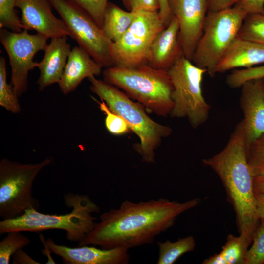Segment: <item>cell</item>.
Masks as SVG:
<instances>
[{
	"instance_id": "obj_1",
	"label": "cell",
	"mask_w": 264,
	"mask_h": 264,
	"mask_svg": "<svg viewBox=\"0 0 264 264\" xmlns=\"http://www.w3.org/2000/svg\"><path fill=\"white\" fill-rule=\"evenodd\" d=\"M200 203L198 198L184 202L164 198L138 203L125 200L118 209L102 213L100 221L79 245L129 250L152 243L157 236L173 226L179 216Z\"/></svg>"
},
{
	"instance_id": "obj_2",
	"label": "cell",
	"mask_w": 264,
	"mask_h": 264,
	"mask_svg": "<svg viewBox=\"0 0 264 264\" xmlns=\"http://www.w3.org/2000/svg\"><path fill=\"white\" fill-rule=\"evenodd\" d=\"M202 162L220 177L235 213L239 235L251 245L260 222L255 202L254 177L246 157L243 120L236 125L224 148Z\"/></svg>"
},
{
	"instance_id": "obj_3",
	"label": "cell",
	"mask_w": 264,
	"mask_h": 264,
	"mask_svg": "<svg viewBox=\"0 0 264 264\" xmlns=\"http://www.w3.org/2000/svg\"><path fill=\"white\" fill-rule=\"evenodd\" d=\"M65 204L72 208L63 215L46 214L35 209H29L20 216L0 221V235L10 231L38 232L50 229L65 231L66 238L79 242L93 228L99 213V206L88 195L68 193L64 196Z\"/></svg>"
},
{
	"instance_id": "obj_4",
	"label": "cell",
	"mask_w": 264,
	"mask_h": 264,
	"mask_svg": "<svg viewBox=\"0 0 264 264\" xmlns=\"http://www.w3.org/2000/svg\"><path fill=\"white\" fill-rule=\"evenodd\" d=\"M103 77L156 114L170 115L173 108V86L168 70L147 64L128 67L113 66L105 68Z\"/></svg>"
},
{
	"instance_id": "obj_5",
	"label": "cell",
	"mask_w": 264,
	"mask_h": 264,
	"mask_svg": "<svg viewBox=\"0 0 264 264\" xmlns=\"http://www.w3.org/2000/svg\"><path fill=\"white\" fill-rule=\"evenodd\" d=\"M90 91L103 100L113 112L121 116L140 139L136 149L143 161H154L155 151L163 138L172 132L170 127L159 124L152 119L145 111L143 106L134 102L116 87L95 76L88 78Z\"/></svg>"
},
{
	"instance_id": "obj_6",
	"label": "cell",
	"mask_w": 264,
	"mask_h": 264,
	"mask_svg": "<svg viewBox=\"0 0 264 264\" xmlns=\"http://www.w3.org/2000/svg\"><path fill=\"white\" fill-rule=\"evenodd\" d=\"M247 15L237 5L221 11L208 12L191 60L193 63L205 69L210 77H214L218 63L237 37Z\"/></svg>"
},
{
	"instance_id": "obj_7",
	"label": "cell",
	"mask_w": 264,
	"mask_h": 264,
	"mask_svg": "<svg viewBox=\"0 0 264 264\" xmlns=\"http://www.w3.org/2000/svg\"><path fill=\"white\" fill-rule=\"evenodd\" d=\"M168 72L173 86V108L170 115L187 118L194 128L204 124L210 110L201 87L207 71L183 56L168 69Z\"/></svg>"
},
{
	"instance_id": "obj_8",
	"label": "cell",
	"mask_w": 264,
	"mask_h": 264,
	"mask_svg": "<svg viewBox=\"0 0 264 264\" xmlns=\"http://www.w3.org/2000/svg\"><path fill=\"white\" fill-rule=\"evenodd\" d=\"M48 157L36 163H22L7 158L0 162V216L16 218L29 209L38 210V200L32 195L33 182L40 172L51 164Z\"/></svg>"
},
{
	"instance_id": "obj_9",
	"label": "cell",
	"mask_w": 264,
	"mask_h": 264,
	"mask_svg": "<svg viewBox=\"0 0 264 264\" xmlns=\"http://www.w3.org/2000/svg\"><path fill=\"white\" fill-rule=\"evenodd\" d=\"M165 27L158 11L137 12L127 31L112 43L111 51L114 66L128 67L147 64V55L153 41Z\"/></svg>"
},
{
	"instance_id": "obj_10",
	"label": "cell",
	"mask_w": 264,
	"mask_h": 264,
	"mask_svg": "<svg viewBox=\"0 0 264 264\" xmlns=\"http://www.w3.org/2000/svg\"><path fill=\"white\" fill-rule=\"evenodd\" d=\"M69 29L79 46L103 67L114 66L111 55L112 42L87 13L66 0H49Z\"/></svg>"
},
{
	"instance_id": "obj_11",
	"label": "cell",
	"mask_w": 264,
	"mask_h": 264,
	"mask_svg": "<svg viewBox=\"0 0 264 264\" xmlns=\"http://www.w3.org/2000/svg\"><path fill=\"white\" fill-rule=\"evenodd\" d=\"M48 39L39 33L30 34L26 29L17 33L0 28V41L11 67V85L18 97L26 91L28 73L38 66L34 57L38 52L44 50Z\"/></svg>"
},
{
	"instance_id": "obj_12",
	"label": "cell",
	"mask_w": 264,
	"mask_h": 264,
	"mask_svg": "<svg viewBox=\"0 0 264 264\" xmlns=\"http://www.w3.org/2000/svg\"><path fill=\"white\" fill-rule=\"evenodd\" d=\"M172 15L179 27V39L184 56L192 60L202 33L208 12V0H168Z\"/></svg>"
},
{
	"instance_id": "obj_13",
	"label": "cell",
	"mask_w": 264,
	"mask_h": 264,
	"mask_svg": "<svg viewBox=\"0 0 264 264\" xmlns=\"http://www.w3.org/2000/svg\"><path fill=\"white\" fill-rule=\"evenodd\" d=\"M16 7L22 13L23 29L34 30L47 39L63 36L71 38L65 22L52 13L49 0H17Z\"/></svg>"
},
{
	"instance_id": "obj_14",
	"label": "cell",
	"mask_w": 264,
	"mask_h": 264,
	"mask_svg": "<svg viewBox=\"0 0 264 264\" xmlns=\"http://www.w3.org/2000/svg\"><path fill=\"white\" fill-rule=\"evenodd\" d=\"M40 240L52 252L62 258L66 264H127L130 261L128 249L117 247L109 249L95 246H80L76 248L56 244L50 238L46 240L41 235Z\"/></svg>"
},
{
	"instance_id": "obj_15",
	"label": "cell",
	"mask_w": 264,
	"mask_h": 264,
	"mask_svg": "<svg viewBox=\"0 0 264 264\" xmlns=\"http://www.w3.org/2000/svg\"><path fill=\"white\" fill-rule=\"evenodd\" d=\"M241 87L240 105L247 146L264 134V78L249 80Z\"/></svg>"
},
{
	"instance_id": "obj_16",
	"label": "cell",
	"mask_w": 264,
	"mask_h": 264,
	"mask_svg": "<svg viewBox=\"0 0 264 264\" xmlns=\"http://www.w3.org/2000/svg\"><path fill=\"white\" fill-rule=\"evenodd\" d=\"M184 56L179 39L177 19L172 16L169 23L156 36L149 49L146 63L151 66L168 70Z\"/></svg>"
},
{
	"instance_id": "obj_17",
	"label": "cell",
	"mask_w": 264,
	"mask_h": 264,
	"mask_svg": "<svg viewBox=\"0 0 264 264\" xmlns=\"http://www.w3.org/2000/svg\"><path fill=\"white\" fill-rule=\"evenodd\" d=\"M103 66L80 46L71 49L58 85L61 91L67 95L73 91L86 78L99 75Z\"/></svg>"
},
{
	"instance_id": "obj_18",
	"label": "cell",
	"mask_w": 264,
	"mask_h": 264,
	"mask_svg": "<svg viewBox=\"0 0 264 264\" xmlns=\"http://www.w3.org/2000/svg\"><path fill=\"white\" fill-rule=\"evenodd\" d=\"M71 50L67 36L51 39L44 50L43 59L38 62L40 75L37 83L40 91L53 84H58Z\"/></svg>"
},
{
	"instance_id": "obj_19",
	"label": "cell",
	"mask_w": 264,
	"mask_h": 264,
	"mask_svg": "<svg viewBox=\"0 0 264 264\" xmlns=\"http://www.w3.org/2000/svg\"><path fill=\"white\" fill-rule=\"evenodd\" d=\"M264 64V45L236 37L218 63L216 72L248 68Z\"/></svg>"
},
{
	"instance_id": "obj_20",
	"label": "cell",
	"mask_w": 264,
	"mask_h": 264,
	"mask_svg": "<svg viewBox=\"0 0 264 264\" xmlns=\"http://www.w3.org/2000/svg\"><path fill=\"white\" fill-rule=\"evenodd\" d=\"M137 12L126 11L108 2L103 16L102 30L112 42L118 41L134 21Z\"/></svg>"
},
{
	"instance_id": "obj_21",
	"label": "cell",
	"mask_w": 264,
	"mask_h": 264,
	"mask_svg": "<svg viewBox=\"0 0 264 264\" xmlns=\"http://www.w3.org/2000/svg\"><path fill=\"white\" fill-rule=\"evenodd\" d=\"M158 257L157 264H173L180 256L193 251L196 247V242L193 236L179 238L175 242L167 240L164 242H157Z\"/></svg>"
},
{
	"instance_id": "obj_22",
	"label": "cell",
	"mask_w": 264,
	"mask_h": 264,
	"mask_svg": "<svg viewBox=\"0 0 264 264\" xmlns=\"http://www.w3.org/2000/svg\"><path fill=\"white\" fill-rule=\"evenodd\" d=\"M250 245L242 236L229 234L220 251L227 264H244L245 258Z\"/></svg>"
},
{
	"instance_id": "obj_23",
	"label": "cell",
	"mask_w": 264,
	"mask_h": 264,
	"mask_svg": "<svg viewBox=\"0 0 264 264\" xmlns=\"http://www.w3.org/2000/svg\"><path fill=\"white\" fill-rule=\"evenodd\" d=\"M6 61L4 57H0V105L6 110L14 114L19 113L21 107L18 97L12 85L7 82Z\"/></svg>"
},
{
	"instance_id": "obj_24",
	"label": "cell",
	"mask_w": 264,
	"mask_h": 264,
	"mask_svg": "<svg viewBox=\"0 0 264 264\" xmlns=\"http://www.w3.org/2000/svg\"><path fill=\"white\" fill-rule=\"evenodd\" d=\"M237 37L264 45V13L247 14Z\"/></svg>"
},
{
	"instance_id": "obj_25",
	"label": "cell",
	"mask_w": 264,
	"mask_h": 264,
	"mask_svg": "<svg viewBox=\"0 0 264 264\" xmlns=\"http://www.w3.org/2000/svg\"><path fill=\"white\" fill-rule=\"evenodd\" d=\"M7 234L0 242V264H9L11 256L15 252L31 243L30 238L21 231H13Z\"/></svg>"
},
{
	"instance_id": "obj_26",
	"label": "cell",
	"mask_w": 264,
	"mask_h": 264,
	"mask_svg": "<svg viewBox=\"0 0 264 264\" xmlns=\"http://www.w3.org/2000/svg\"><path fill=\"white\" fill-rule=\"evenodd\" d=\"M246 154L254 177L264 176V134L246 146Z\"/></svg>"
},
{
	"instance_id": "obj_27",
	"label": "cell",
	"mask_w": 264,
	"mask_h": 264,
	"mask_svg": "<svg viewBox=\"0 0 264 264\" xmlns=\"http://www.w3.org/2000/svg\"><path fill=\"white\" fill-rule=\"evenodd\" d=\"M17 0H0V28L21 32L23 26L15 9Z\"/></svg>"
},
{
	"instance_id": "obj_28",
	"label": "cell",
	"mask_w": 264,
	"mask_h": 264,
	"mask_svg": "<svg viewBox=\"0 0 264 264\" xmlns=\"http://www.w3.org/2000/svg\"><path fill=\"white\" fill-rule=\"evenodd\" d=\"M264 78V65L248 68L234 69L226 79L227 85L232 88L241 87L249 80Z\"/></svg>"
},
{
	"instance_id": "obj_29",
	"label": "cell",
	"mask_w": 264,
	"mask_h": 264,
	"mask_svg": "<svg viewBox=\"0 0 264 264\" xmlns=\"http://www.w3.org/2000/svg\"><path fill=\"white\" fill-rule=\"evenodd\" d=\"M264 264V223L260 222L245 258L244 264Z\"/></svg>"
},
{
	"instance_id": "obj_30",
	"label": "cell",
	"mask_w": 264,
	"mask_h": 264,
	"mask_svg": "<svg viewBox=\"0 0 264 264\" xmlns=\"http://www.w3.org/2000/svg\"><path fill=\"white\" fill-rule=\"evenodd\" d=\"M88 14L102 29L104 11L108 0H66Z\"/></svg>"
},
{
	"instance_id": "obj_31",
	"label": "cell",
	"mask_w": 264,
	"mask_h": 264,
	"mask_svg": "<svg viewBox=\"0 0 264 264\" xmlns=\"http://www.w3.org/2000/svg\"><path fill=\"white\" fill-rule=\"evenodd\" d=\"M96 102L99 105L101 111L106 114L105 126L109 132L119 135L129 131L130 129L128 124L121 116L112 111L103 100H101V102L97 100Z\"/></svg>"
},
{
	"instance_id": "obj_32",
	"label": "cell",
	"mask_w": 264,
	"mask_h": 264,
	"mask_svg": "<svg viewBox=\"0 0 264 264\" xmlns=\"http://www.w3.org/2000/svg\"><path fill=\"white\" fill-rule=\"evenodd\" d=\"M126 9L129 11H159V0H121Z\"/></svg>"
},
{
	"instance_id": "obj_33",
	"label": "cell",
	"mask_w": 264,
	"mask_h": 264,
	"mask_svg": "<svg viewBox=\"0 0 264 264\" xmlns=\"http://www.w3.org/2000/svg\"><path fill=\"white\" fill-rule=\"evenodd\" d=\"M236 5L247 14L264 13V0H242Z\"/></svg>"
},
{
	"instance_id": "obj_34",
	"label": "cell",
	"mask_w": 264,
	"mask_h": 264,
	"mask_svg": "<svg viewBox=\"0 0 264 264\" xmlns=\"http://www.w3.org/2000/svg\"><path fill=\"white\" fill-rule=\"evenodd\" d=\"M242 0H208V12H217L230 8Z\"/></svg>"
},
{
	"instance_id": "obj_35",
	"label": "cell",
	"mask_w": 264,
	"mask_h": 264,
	"mask_svg": "<svg viewBox=\"0 0 264 264\" xmlns=\"http://www.w3.org/2000/svg\"><path fill=\"white\" fill-rule=\"evenodd\" d=\"M13 264H40L41 263L32 259L28 254L19 249L13 254Z\"/></svg>"
},
{
	"instance_id": "obj_36",
	"label": "cell",
	"mask_w": 264,
	"mask_h": 264,
	"mask_svg": "<svg viewBox=\"0 0 264 264\" xmlns=\"http://www.w3.org/2000/svg\"><path fill=\"white\" fill-rule=\"evenodd\" d=\"M159 0L160 9L158 13L161 20L166 26L169 23L172 18L169 7L168 0Z\"/></svg>"
},
{
	"instance_id": "obj_37",
	"label": "cell",
	"mask_w": 264,
	"mask_h": 264,
	"mask_svg": "<svg viewBox=\"0 0 264 264\" xmlns=\"http://www.w3.org/2000/svg\"><path fill=\"white\" fill-rule=\"evenodd\" d=\"M256 209L260 222L264 223V193L254 191Z\"/></svg>"
},
{
	"instance_id": "obj_38",
	"label": "cell",
	"mask_w": 264,
	"mask_h": 264,
	"mask_svg": "<svg viewBox=\"0 0 264 264\" xmlns=\"http://www.w3.org/2000/svg\"><path fill=\"white\" fill-rule=\"evenodd\" d=\"M203 264H227L224 257L220 252L216 253L208 258L205 259L203 262Z\"/></svg>"
},
{
	"instance_id": "obj_39",
	"label": "cell",
	"mask_w": 264,
	"mask_h": 264,
	"mask_svg": "<svg viewBox=\"0 0 264 264\" xmlns=\"http://www.w3.org/2000/svg\"><path fill=\"white\" fill-rule=\"evenodd\" d=\"M254 191L264 193V176H256L254 178Z\"/></svg>"
}]
</instances>
